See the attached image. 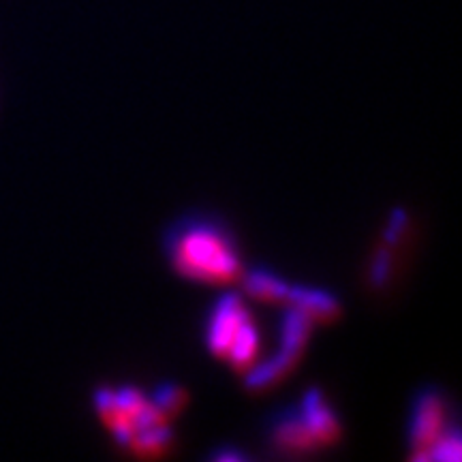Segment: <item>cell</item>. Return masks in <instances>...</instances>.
<instances>
[{"instance_id": "cell-4", "label": "cell", "mask_w": 462, "mask_h": 462, "mask_svg": "<svg viewBox=\"0 0 462 462\" xmlns=\"http://www.w3.org/2000/svg\"><path fill=\"white\" fill-rule=\"evenodd\" d=\"M448 402L446 396L435 390H426L413 402L411 426H409V446L418 456L426 458H449L448 448L460 456L458 432H448Z\"/></svg>"}, {"instance_id": "cell-3", "label": "cell", "mask_w": 462, "mask_h": 462, "mask_svg": "<svg viewBox=\"0 0 462 462\" xmlns=\"http://www.w3.org/2000/svg\"><path fill=\"white\" fill-rule=\"evenodd\" d=\"M206 338L210 349L236 368L248 366L257 356L259 337L255 321L234 293L223 296L212 309Z\"/></svg>"}, {"instance_id": "cell-2", "label": "cell", "mask_w": 462, "mask_h": 462, "mask_svg": "<svg viewBox=\"0 0 462 462\" xmlns=\"http://www.w3.org/2000/svg\"><path fill=\"white\" fill-rule=\"evenodd\" d=\"M273 446L287 454H306L313 448L337 441L338 421L326 398L310 392L296 411L276 415L273 424Z\"/></svg>"}, {"instance_id": "cell-1", "label": "cell", "mask_w": 462, "mask_h": 462, "mask_svg": "<svg viewBox=\"0 0 462 462\" xmlns=\"http://www.w3.org/2000/svg\"><path fill=\"white\" fill-rule=\"evenodd\" d=\"M165 246L171 268L189 281L229 285L245 274L234 236L210 217L178 221L167 234Z\"/></svg>"}]
</instances>
